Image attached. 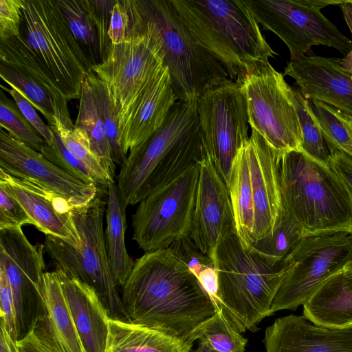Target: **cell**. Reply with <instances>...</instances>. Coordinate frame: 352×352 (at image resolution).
<instances>
[{
    "label": "cell",
    "mask_w": 352,
    "mask_h": 352,
    "mask_svg": "<svg viewBox=\"0 0 352 352\" xmlns=\"http://www.w3.org/2000/svg\"><path fill=\"white\" fill-rule=\"evenodd\" d=\"M122 287L126 321L190 345L192 331L216 312L197 277L168 248L138 258Z\"/></svg>",
    "instance_id": "cell-1"
},
{
    "label": "cell",
    "mask_w": 352,
    "mask_h": 352,
    "mask_svg": "<svg viewBox=\"0 0 352 352\" xmlns=\"http://www.w3.org/2000/svg\"><path fill=\"white\" fill-rule=\"evenodd\" d=\"M206 155L197 100H178L162 127L120 166L116 184L124 204H139Z\"/></svg>",
    "instance_id": "cell-2"
},
{
    "label": "cell",
    "mask_w": 352,
    "mask_h": 352,
    "mask_svg": "<svg viewBox=\"0 0 352 352\" xmlns=\"http://www.w3.org/2000/svg\"><path fill=\"white\" fill-rule=\"evenodd\" d=\"M195 41L224 67L244 78L277 53L261 33L245 0H170Z\"/></svg>",
    "instance_id": "cell-3"
},
{
    "label": "cell",
    "mask_w": 352,
    "mask_h": 352,
    "mask_svg": "<svg viewBox=\"0 0 352 352\" xmlns=\"http://www.w3.org/2000/svg\"><path fill=\"white\" fill-rule=\"evenodd\" d=\"M219 276V307L232 327L256 332L270 316L284 274L283 261H276L245 243L236 227L219 239L214 256Z\"/></svg>",
    "instance_id": "cell-4"
},
{
    "label": "cell",
    "mask_w": 352,
    "mask_h": 352,
    "mask_svg": "<svg viewBox=\"0 0 352 352\" xmlns=\"http://www.w3.org/2000/svg\"><path fill=\"white\" fill-rule=\"evenodd\" d=\"M124 3L129 16L127 36L146 30L155 38L178 100H197L230 78L223 65L195 41L170 0Z\"/></svg>",
    "instance_id": "cell-5"
},
{
    "label": "cell",
    "mask_w": 352,
    "mask_h": 352,
    "mask_svg": "<svg viewBox=\"0 0 352 352\" xmlns=\"http://www.w3.org/2000/svg\"><path fill=\"white\" fill-rule=\"evenodd\" d=\"M282 211L304 237L352 233V198L329 166L300 150L283 151Z\"/></svg>",
    "instance_id": "cell-6"
},
{
    "label": "cell",
    "mask_w": 352,
    "mask_h": 352,
    "mask_svg": "<svg viewBox=\"0 0 352 352\" xmlns=\"http://www.w3.org/2000/svg\"><path fill=\"white\" fill-rule=\"evenodd\" d=\"M106 195L108 192L98 188L96 196L87 204L70 206L69 214L80 239L77 247L50 235L45 236L43 245L55 271L91 287L110 318L122 320L125 319L124 307L111 274L105 248L103 219L107 204L104 200Z\"/></svg>",
    "instance_id": "cell-7"
},
{
    "label": "cell",
    "mask_w": 352,
    "mask_h": 352,
    "mask_svg": "<svg viewBox=\"0 0 352 352\" xmlns=\"http://www.w3.org/2000/svg\"><path fill=\"white\" fill-rule=\"evenodd\" d=\"M25 41L68 101L80 99L92 64L72 34L56 0H23Z\"/></svg>",
    "instance_id": "cell-8"
},
{
    "label": "cell",
    "mask_w": 352,
    "mask_h": 352,
    "mask_svg": "<svg viewBox=\"0 0 352 352\" xmlns=\"http://www.w3.org/2000/svg\"><path fill=\"white\" fill-rule=\"evenodd\" d=\"M351 256V233L304 237L283 260L284 274L272 315L303 306L324 283L344 272Z\"/></svg>",
    "instance_id": "cell-9"
},
{
    "label": "cell",
    "mask_w": 352,
    "mask_h": 352,
    "mask_svg": "<svg viewBox=\"0 0 352 352\" xmlns=\"http://www.w3.org/2000/svg\"><path fill=\"white\" fill-rule=\"evenodd\" d=\"M245 1L263 29L274 33L287 46L290 60L307 56L314 45L333 47L345 56L352 50V41L320 11L341 1Z\"/></svg>",
    "instance_id": "cell-10"
},
{
    "label": "cell",
    "mask_w": 352,
    "mask_h": 352,
    "mask_svg": "<svg viewBox=\"0 0 352 352\" xmlns=\"http://www.w3.org/2000/svg\"><path fill=\"white\" fill-rule=\"evenodd\" d=\"M164 67L161 47L146 30L112 45L103 61L93 65L91 71L104 83L116 112L119 133L143 92Z\"/></svg>",
    "instance_id": "cell-11"
},
{
    "label": "cell",
    "mask_w": 352,
    "mask_h": 352,
    "mask_svg": "<svg viewBox=\"0 0 352 352\" xmlns=\"http://www.w3.org/2000/svg\"><path fill=\"white\" fill-rule=\"evenodd\" d=\"M199 175V162L139 203L132 216V239L144 253L190 236Z\"/></svg>",
    "instance_id": "cell-12"
},
{
    "label": "cell",
    "mask_w": 352,
    "mask_h": 352,
    "mask_svg": "<svg viewBox=\"0 0 352 352\" xmlns=\"http://www.w3.org/2000/svg\"><path fill=\"white\" fill-rule=\"evenodd\" d=\"M197 109L206 155L228 188L235 157L250 138L241 84L228 78L210 88Z\"/></svg>",
    "instance_id": "cell-13"
},
{
    "label": "cell",
    "mask_w": 352,
    "mask_h": 352,
    "mask_svg": "<svg viewBox=\"0 0 352 352\" xmlns=\"http://www.w3.org/2000/svg\"><path fill=\"white\" fill-rule=\"evenodd\" d=\"M241 89L252 129L281 151L300 150L298 118L283 74L265 62L244 78Z\"/></svg>",
    "instance_id": "cell-14"
},
{
    "label": "cell",
    "mask_w": 352,
    "mask_h": 352,
    "mask_svg": "<svg viewBox=\"0 0 352 352\" xmlns=\"http://www.w3.org/2000/svg\"><path fill=\"white\" fill-rule=\"evenodd\" d=\"M21 226L0 228V268L10 285L16 311L18 339L45 313L42 289L45 264L44 245H34Z\"/></svg>",
    "instance_id": "cell-15"
},
{
    "label": "cell",
    "mask_w": 352,
    "mask_h": 352,
    "mask_svg": "<svg viewBox=\"0 0 352 352\" xmlns=\"http://www.w3.org/2000/svg\"><path fill=\"white\" fill-rule=\"evenodd\" d=\"M0 170L33 183L66 200L70 206L87 204L98 188L67 174L40 152L0 129Z\"/></svg>",
    "instance_id": "cell-16"
},
{
    "label": "cell",
    "mask_w": 352,
    "mask_h": 352,
    "mask_svg": "<svg viewBox=\"0 0 352 352\" xmlns=\"http://www.w3.org/2000/svg\"><path fill=\"white\" fill-rule=\"evenodd\" d=\"M233 227L235 222L228 188L206 155L199 162L190 236L214 261L220 238Z\"/></svg>",
    "instance_id": "cell-17"
},
{
    "label": "cell",
    "mask_w": 352,
    "mask_h": 352,
    "mask_svg": "<svg viewBox=\"0 0 352 352\" xmlns=\"http://www.w3.org/2000/svg\"><path fill=\"white\" fill-rule=\"evenodd\" d=\"M245 147L254 201L255 241L273 228L282 211L280 164L283 151L252 129Z\"/></svg>",
    "instance_id": "cell-18"
},
{
    "label": "cell",
    "mask_w": 352,
    "mask_h": 352,
    "mask_svg": "<svg viewBox=\"0 0 352 352\" xmlns=\"http://www.w3.org/2000/svg\"><path fill=\"white\" fill-rule=\"evenodd\" d=\"M283 76L294 79L305 98L329 104L352 116V75L341 58L308 55L287 63Z\"/></svg>",
    "instance_id": "cell-19"
},
{
    "label": "cell",
    "mask_w": 352,
    "mask_h": 352,
    "mask_svg": "<svg viewBox=\"0 0 352 352\" xmlns=\"http://www.w3.org/2000/svg\"><path fill=\"white\" fill-rule=\"evenodd\" d=\"M263 342L265 352H352V329L326 328L291 314L267 327Z\"/></svg>",
    "instance_id": "cell-20"
},
{
    "label": "cell",
    "mask_w": 352,
    "mask_h": 352,
    "mask_svg": "<svg viewBox=\"0 0 352 352\" xmlns=\"http://www.w3.org/2000/svg\"><path fill=\"white\" fill-rule=\"evenodd\" d=\"M0 184L21 204L37 230L77 247L80 239L68 202L28 181L0 170Z\"/></svg>",
    "instance_id": "cell-21"
},
{
    "label": "cell",
    "mask_w": 352,
    "mask_h": 352,
    "mask_svg": "<svg viewBox=\"0 0 352 352\" xmlns=\"http://www.w3.org/2000/svg\"><path fill=\"white\" fill-rule=\"evenodd\" d=\"M178 100L166 66L147 87L130 113L120 133L123 153L145 143L164 123Z\"/></svg>",
    "instance_id": "cell-22"
},
{
    "label": "cell",
    "mask_w": 352,
    "mask_h": 352,
    "mask_svg": "<svg viewBox=\"0 0 352 352\" xmlns=\"http://www.w3.org/2000/svg\"><path fill=\"white\" fill-rule=\"evenodd\" d=\"M56 272L85 352H106L110 316L98 294L85 283Z\"/></svg>",
    "instance_id": "cell-23"
},
{
    "label": "cell",
    "mask_w": 352,
    "mask_h": 352,
    "mask_svg": "<svg viewBox=\"0 0 352 352\" xmlns=\"http://www.w3.org/2000/svg\"><path fill=\"white\" fill-rule=\"evenodd\" d=\"M306 319L318 326L352 329V289L343 272L324 283L303 305Z\"/></svg>",
    "instance_id": "cell-24"
},
{
    "label": "cell",
    "mask_w": 352,
    "mask_h": 352,
    "mask_svg": "<svg viewBox=\"0 0 352 352\" xmlns=\"http://www.w3.org/2000/svg\"><path fill=\"white\" fill-rule=\"evenodd\" d=\"M192 345L161 331L110 318L106 352H191Z\"/></svg>",
    "instance_id": "cell-25"
},
{
    "label": "cell",
    "mask_w": 352,
    "mask_h": 352,
    "mask_svg": "<svg viewBox=\"0 0 352 352\" xmlns=\"http://www.w3.org/2000/svg\"><path fill=\"white\" fill-rule=\"evenodd\" d=\"M107 196L105 248L113 279L118 287H122L135 263L127 252L124 241L127 226L126 207L124 204L116 182L109 185Z\"/></svg>",
    "instance_id": "cell-26"
},
{
    "label": "cell",
    "mask_w": 352,
    "mask_h": 352,
    "mask_svg": "<svg viewBox=\"0 0 352 352\" xmlns=\"http://www.w3.org/2000/svg\"><path fill=\"white\" fill-rule=\"evenodd\" d=\"M0 63L30 76L41 85L55 100L67 128L74 127L69 112L68 100L23 36L0 41Z\"/></svg>",
    "instance_id": "cell-27"
},
{
    "label": "cell",
    "mask_w": 352,
    "mask_h": 352,
    "mask_svg": "<svg viewBox=\"0 0 352 352\" xmlns=\"http://www.w3.org/2000/svg\"><path fill=\"white\" fill-rule=\"evenodd\" d=\"M43 304L52 337L61 352H85L56 271L45 272Z\"/></svg>",
    "instance_id": "cell-28"
},
{
    "label": "cell",
    "mask_w": 352,
    "mask_h": 352,
    "mask_svg": "<svg viewBox=\"0 0 352 352\" xmlns=\"http://www.w3.org/2000/svg\"><path fill=\"white\" fill-rule=\"evenodd\" d=\"M79 100L78 113L74 126L84 131L91 151L109 175L115 180L117 177L116 166L112 159L101 108L95 89L87 76L82 85Z\"/></svg>",
    "instance_id": "cell-29"
},
{
    "label": "cell",
    "mask_w": 352,
    "mask_h": 352,
    "mask_svg": "<svg viewBox=\"0 0 352 352\" xmlns=\"http://www.w3.org/2000/svg\"><path fill=\"white\" fill-rule=\"evenodd\" d=\"M228 190L236 229L240 237L250 245L254 241V209L245 144L234 160Z\"/></svg>",
    "instance_id": "cell-30"
},
{
    "label": "cell",
    "mask_w": 352,
    "mask_h": 352,
    "mask_svg": "<svg viewBox=\"0 0 352 352\" xmlns=\"http://www.w3.org/2000/svg\"><path fill=\"white\" fill-rule=\"evenodd\" d=\"M69 29L92 65L103 61L98 31L89 0H56Z\"/></svg>",
    "instance_id": "cell-31"
},
{
    "label": "cell",
    "mask_w": 352,
    "mask_h": 352,
    "mask_svg": "<svg viewBox=\"0 0 352 352\" xmlns=\"http://www.w3.org/2000/svg\"><path fill=\"white\" fill-rule=\"evenodd\" d=\"M1 79L19 91L33 107L47 120L48 125L54 123L55 118L67 126V123L57 103L52 96L30 76L19 72L0 63Z\"/></svg>",
    "instance_id": "cell-32"
},
{
    "label": "cell",
    "mask_w": 352,
    "mask_h": 352,
    "mask_svg": "<svg viewBox=\"0 0 352 352\" xmlns=\"http://www.w3.org/2000/svg\"><path fill=\"white\" fill-rule=\"evenodd\" d=\"M208 343L219 352H244L248 340L229 323L222 310L200 323L190 333L189 343Z\"/></svg>",
    "instance_id": "cell-33"
},
{
    "label": "cell",
    "mask_w": 352,
    "mask_h": 352,
    "mask_svg": "<svg viewBox=\"0 0 352 352\" xmlns=\"http://www.w3.org/2000/svg\"><path fill=\"white\" fill-rule=\"evenodd\" d=\"M290 97L298 118L300 133V151L314 160L327 164L329 151L315 118L310 112L307 100L296 85L290 86Z\"/></svg>",
    "instance_id": "cell-34"
},
{
    "label": "cell",
    "mask_w": 352,
    "mask_h": 352,
    "mask_svg": "<svg viewBox=\"0 0 352 352\" xmlns=\"http://www.w3.org/2000/svg\"><path fill=\"white\" fill-rule=\"evenodd\" d=\"M303 238V233L296 222L281 211L273 228L250 245L265 255L281 261Z\"/></svg>",
    "instance_id": "cell-35"
},
{
    "label": "cell",
    "mask_w": 352,
    "mask_h": 352,
    "mask_svg": "<svg viewBox=\"0 0 352 352\" xmlns=\"http://www.w3.org/2000/svg\"><path fill=\"white\" fill-rule=\"evenodd\" d=\"M48 126L58 133L64 146L96 175L101 188L108 191L109 185L116 181L109 175L91 151L89 140L84 131L75 126L67 128L57 118H55L53 124Z\"/></svg>",
    "instance_id": "cell-36"
},
{
    "label": "cell",
    "mask_w": 352,
    "mask_h": 352,
    "mask_svg": "<svg viewBox=\"0 0 352 352\" xmlns=\"http://www.w3.org/2000/svg\"><path fill=\"white\" fill-rule=\"evenodd\" d=\"M0 127L5 129L14 138L32 149L41 152L45 143L23 115L16 102L0 91Z\"/></svg>",
    "instance_id": "cell-37"
},
{
    "label": "cell",
    "mask_w": 352,
    "mask_h": 352,
    "mask_svg": "<svg viewBox=\"0 0 352 352\" xmlns=\"http://www.w3.org/2000/svg\"><path fill=\"white\" fill-rule=\"evenodd\" d=\"M307 100L310 112L318 124L327 144L352 157V139L344 124L337 116L335 108L318 100Z\"/></svg>",
    "instance_id": "cell-38"
},
{
    "label": "cell",
    "mask_w": 352,
    "mask_h": 352,
    "mask_svg": "<svg viewBox=\"0 0 352 352\" xmlns=\"http://www.w3.org/2000/svg\"><path fill=\"white\" fill-rule=\"evenodd\" d=\"M51 129L54 135L53 143L48 144L45 142L41 153L67 174L86 184H95L100 190H104L101 188L96 175L64 146L58 133L54 129Z\"/></svg>",
    "instance_id": "cell-39"
},
{
    "label": "cell",
    "mask_w": 352,
    "mask_h": 352,
    "mask_svg": "<svg viewBox=\"0 0 352 352\" xmlns=\"http://www.w3.org/2000/svg\"><path fill=\"white\" fill-rule=\"evenodd\" d=\"M92 85L101 108L105 129L111 150L112 159L115 164L122 166L126 159L123 153L120 140L118 120L111 102L107 87L92 71L87 76Z\"/></svg>",
    "instance_id": "cell-40"
},
{
    "label": "cell",
    "mask_w": 352,
    "mask_h": 352,
    "mask_svg": "<svg viewBox=\"0 0 352 352\" xmlns=\"http://www.w3.org/2000/svg\"><path fill=\"white\" fill-rule=\"evenodd\" d=\"M16 344L20 352H61L50 332L45 313L35 319Z\"/></svg>",
    "instance_id": "cell-41"
},
{
    "label": "cell",
    "mask_w": 352,
    "mask_h": 352,
    "mask_svg": "<svg viewBox=\"0 0 352 352\" xmlns=\"http://www.w3.org/2000/svg\"><path fill=\"white\" fill-rule=\"evenodd\" d=\"M197 277L206 268L214 265L213 260L201 252L190 236L183 237L169 247Z\"/></svg>",
    "instance_id": "cell-42"
},
{
    "label": "cell",
    "mask_w": 352,
    "mask_h": 352,
    "mask_svg": "<svg viewBox=\"0 0 352 352\" xmlns=\"http://www.w3.org/2000/svg\"><path fill=\"white\" fill-rule=\"evenodd\" d=\"M23 0H0V41L21 36Z\"/></svg>",
    "instance_id": "cell-43"
},
{
    "label": "cell",
    "mask_w": 352,
    "mask_h": 352,
    "mask_svg": "<svg viewBox=\"0 0 352 352\" xmlns=\"http://www.w3.org/2000/svg\"><path fill=\"white\" fill-rule=\"evenodd\" d=\"M32 221L21 204L0 184V228L21 226Z\"/></svg>",
    "instance_id": "cell-44"
},
{
    "label": "cell",
    "mask_w": 352,
    "mask_h": 352,
    "mask_svg": "<svg viewBox=\"0 0 352 352\" xmlns=\"http://www.w3.org/2000/svg\"><path fill=\"white\" fill-rule=\"evenodd\" d=\"M116 1V0H89L91 12L98 31L104 59L112 45L108 30L112 8Z\"/></svg>",
    "instance_id": "cell-45"
},
{
    "label": "cell",
    "mask_w": 352,
    "mask_h": 352,
    "mask_svg": "<svg viewBox=\"0 0 352 352\" xmlns=\"http://www.w3.org/2000/svg\"><path fill=\"white\" fill-rule=\"evenodd\" d=\"M0 301L1 322L5 325L11 338L16 343L19 339L12 292L6 274L1 268H0Z\"/></svg>",
    "instance_id": "cell-46"
},
{
    "label": "cell",
    "mask_w": 352,
    "mask_h": 352,
    "mask_svg": "<svg viewBox=\"0 0 352 352\" xmlns=\"http://www.w3.org/2000/svg\"><path fill=\"white\" fill-rule=\"evenodd\" d=\"M1 87L10 94L23 115L41 135L45 142L48 144H52L54 141L52 130L42 120L30 101L19 91L13 88L9 89L3 85H1Z\"/></svg>",
    "instance_id": "cell-47"
},
{
    "label": "cell",
    "mask_w": 352,
    "mask_h": 352,
    "mask_svg": "<svg viewBox=\"0 0 352 352\" xmlns=\"http://www.w3.org/2000/svg\"><path fill=\"white\" fill-rule=\"evenodd\" d=\"M327 146L329 151L327 165L352 198V157L331 145Z\"/></svg>",
    "instance_id": "cell-48"
},
{
    "label": "cell",
    "mask_w": 352,
    "mask_h": 352,
    "mask_svg": "<svg viewBox=\"0 0 352 352\" xmlns=\"http://www.w3.org/2000/svg\"><path fill=\"white\" fill-rule=\"evenodd\" d=\"M129 16L124 0H116L113 6L108 36L112 45L123 42L127 37Z\"/></svg>",
    "instance_id": "cell-49"
},
{
    "label": "cell",
    "mask_w": 352,
    "mask_h": 352,
    "mask_svg": "<svg viewBox=\"0 0 352 352\" xmlns=\"http://www.w3.org/2000/svg\"><path fill=\"white\" fill-rule=\"evenodd\" d=\"M198 281L215 307L216 311L221 310L219 307V276L214 265L210 266L197 276Z\"/></svg>",
    "instance_id": "cell-50"
},
{
    "label": "cell",
    "mask_w": 352,
    "mask_h": 352,
    "mask_svg": "<svg viewBox=\"0 0 352 352\" xmlns=\"http://www.w3.org/2000/svg\"><path fill=\"white\" fill-rule=\"evenodd\" d=\"M339 6L352 35V1L341 0ZM341 67L344 71L352 75V50L344 58H341Z\"/></svg>",
    "instance_id": "cell-51"
},
{
    "label": "cell",
    "mask_w": 352,
    "mask_h": 352,
    "mask_svg": "<svg viewBox=\"0 0 352 352\" xmlns=\"http://www.w3.org/2000/svg\"><path fill=\"white\" fill-rule=\"evenodd\" d=\"M0 352H20L16 343L11 338L2 322H1Z\"/></svg>",
    "instance_id": "cell-52"
},
{
    "label": "cell",
    "mask_w": 352,
    "mask_h": 352,
    "mask_svg": "<svg viewBox=\"0 0 352 352\" xmlns=\"http://www.w3.org/2000/svg\"><path fill=\"white\" fill-rule=\"evenodd\" d=\"M192 352H219L212 348L208 343L199 341L197 348Z\"/></svg>",
    "instance_id": "cell-53"
},
{
    "label": "cell",
    "mask_w": 352,
    "mask_h": 352,
    "mask_svg": "<svg viewBox=\"0 0 352 352\" xmlns=\"http://www.w3.org/2000/svg\"><path fill=\"white\" fill-rule=\"evenodd\" d=\"M343 274L349 287L352 289V273L343 272Z\"/></svg>",
    "instance_id": "cell-54"
},
{
    "label": "cell",
    "mask_w": 352,
    "mask_h": 352,
    "mask_svg": "<svg viewBox=\"0 0 352 352\" xmlns=\"http://www.w3.org/2000/svg\"><path fill=\"white\" fill-rule=\"evenodd\" d=\"M351 236H352V233H351ZM344 272L352 273V256H351L350 261H349V264L347 265V266L346 267Z\"/></svg>",
    "instance_id": "cell-55"
}]
</instances>
